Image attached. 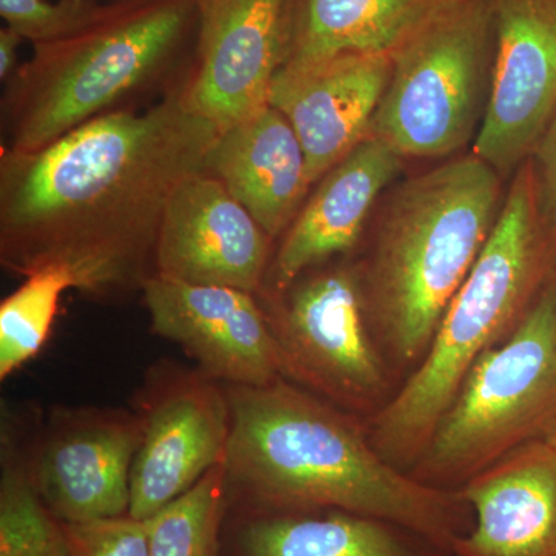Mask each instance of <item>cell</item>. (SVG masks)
I'll use <instances>...</instances> for the list:
<instances>
[{"label": "cell", "instance_id": "5bb4252c", "mask_svg": "<svg viewBox=\"0 0 556 556\" xmlns=\"http://www.w3.org/2000/svg\"><path fill=\"white\" fill-rule=\"evenodd\" d=\"M270 240L217 178L201 172L172 197L161 223L155 274L258 295L270 266Z\"/></svg>", "mask_w": 556, "mask_h": 556}, {"label": "cell", "instance_id": "4fadbf2b", "mask_svg": "<svg viewBox=\"0 0 556 556\" xmlns=\"http://www.w3.org/2000/svg\"><path fill=\"white\" fill-rule=\"evenodd\" d=\"M199 16V67L186 86L192 109L218 131L269 105L287 60L289 0H193Z\"/></svg>", "mask_w": 556, "mask_h": 556}, {"label": "cell", "instance_id": "3957f363", "mask_svg": "<svg viewBox=\"0 0 556 556\" xmlns=\"http://www.w3.org/2000/svg\"><path fill=\"white\" fill-rule=\"evenodd\" d=\"M503 177L475 155L409 178L357 276L369 331L394 380L426 357L503 206Z\"/></svg>", "mask_w": 556, "mask_h": 556}, {"label": "cell", "instance_id": "8992f818", "mask_svg": "<svg viewBox=\"0 0 556 556\" xmlns=\"http://www.w3.org/2000/svg\"><path fill=\"white\" fill-rule=\"evenodd\" d=\"M556 420V306L548 278L503 343L468 372L409 477L459 492L467 482Z\"/></svg>", "mask_w": 556, "mask_h": 556}, {"label": "cell", "instance_id": "d4e9b609", "mask_svg": "<svg viewBox=\"0 0 556 556\" xmlns=\"http://www.w3.org/2000/svg\"><path fill=\"white\" fill-rule=\"evenodd\" d=\"M0 14L7 27L36 46L75 30L89 20L91 11L72 2L51 5L46 0H0Z\"/></svg>", "mask_w": 556, "mask_h": 556}, {"label": "cell", "instance_id": "d6986e66", "mask_svg": "<svg viewBox=\"0 0 556 556\" xmlns=\"http://www.w3.org/2000/svg\"><path fill=\"white\" fill-rule=\"evenodd\" d=\"M241 546L247 556H453L405 527L342 510H269Z\"/></svg>", "mask_w": 556, "mask_h": 556}, {"label": "cell", "instance_id": "ac0fdd59", "mask_svg": "<svg viewBox=\"0 0 556 556\" xmlns=\"http://www.w3.org/2000/svg\"><path fill=\"white\" fill-rule=\"evenodd\" d=\"M206 174L229 190L270 240L287 232L313 186L298 134L270 104L218 131Z\"/></svg>", "mask_w": 556, "mask_h": 556}, {"label": "cell", "instance_id": "4316f807", "mask_svg": "<svg viewBox=\"0 0 556 556\" xmlns=\"http://www.w3.org/2000/svg\"><path fill=\"white\" fill-rule=\"evenodd\" d=\"M21 36L10 27L0 31V78L9 80L17 70V49Z\"/></svg>", "mask_w": 556, "mask_h": 556}, {"label": "cell", "instance_id": "9c48e42d", "mask_svg": "<svg viewBox=\"0 0 556 556\" xmlns=\"http://www.w3.org/2000/svg\"><path fill=\"white\" fill-rule=\"evenodd\" d=\"M135 412L142 439L131 467L129 515L146 521L225 464L230 409L222 383L167 362L150 369Z\"/></svg>", "mask_w": 556, "mask_h": 556}, {"label": "cell", "instance_id": "f1b7e54d", "mask_svg": "<svg viewBox=\"0 0 556 556\" xmlns=\"http://www.w3.org/2000/svg\"><path fill=\"white\" fill-rule=\"evenodd\" d=\"M548 283H551L552 291H554L555 306H556V255H555L554 268H552L551 276H548Z\"/></svg>", "mask_w": 556, "mask_h": 556}, {"label": "cell", "instance_id": "9a60e30c", "mask_svg": "<svg viewBox=\"0 0 556 556\" xmlns=\"http://www.w3.org/2000/svg\"><path fill=\"white\" fill-rule=\"evenodd\" d=\"M388 54L346 53L313 62H285L270 87L305 150L311 185L371 135L390 79Z\"/></svg>", "mask_w": 556, "mask_h": 556}, {"label": "cell", "instance_id": "2e32d148", "mask_svg": "<svg viewBox=\"0 0 556 556\" xmlns=\"http://www.w3.org/2000/svg\"><path fill=\"white\" fill-rule=\"evenodd\" d=\"M402 160L387 142L369 135L318 179L316 192L285 233L262 291H285L309 270L356 247Z\"/></svg>", "mask_w": 556, "mask_h": 556}, {"label": "cell", "instance_id": "ba28073f", "mask_svg": "<svg viewBox=\"0 0 556 556\" xmlns=\"http://www.w3.org/2000/svg\"><path fill=\"white\" fill-rule=\"evenodd\" d=\"M324 266L285 291L257 298L276 340L281 378L369 420L399 387L369 331L357 269Z\"/></svg>", "mask_w": 556, "mask_h": 556}, {"label": "cell", "instance_id": "cb8c5ba5", "mask_svg": "<svg viewBox=\"0 0 556 556\" xmlns=\"http://www.w3.org/2000/svg\"><path fill=\"white\" fill-rule=\"evenodd\" d=\"M62 527L73 556H150L148 525L129 514Z\"/></svg>", "mask_w": 556, "mask_h": 556}, {"label": "cell", "instance_id": "7402d4cb", "mask_svg": "<svg viewBox=\"0 0 556 556\" xmlns=\"http://www.w3.org/2000/svg\"><path fill=\"white\" fill-rule=\"evenodd\" d=\"M229 493L225 464L146 519L150 556H219V525Z\"/></svg>", "mask_w": 556, "mask_h": 556}, {"label": "cell", "instance_id": "6da1fadb", "mask_svg": "<svg viewBox=\"0 0 556 556\" xmlns=\"http://www.w3.org/2000/svg\"><path fill=\"white\" fill-rule=\"evenodd\" d=\"M218 129L186 87L144 112L115 110L35 152L2 149L0 262L27 277L67 270L76 291L119 300L155 274L175 190L206 172Z\"/></svg>", "mask_w": 556, "mask_h": 556}, {"label": "cell", "instance_id": "7c38bea8", "mask_svg": "<svg viewBox=\"0 0 556 556\" xmlns=\"http://www.w3.org/2000/svg\"><path fill=\"white\" fill-rule=\"evenodd\" d=\"M141 292L153 334L181 348L207 378L240 387L281 378L276 340L257 295L159 274Z\"/></svg>", "mask_w": 556, "mask_h": 556}, {"label": "cell", "instance_id": "5b68a950", "mask_svg": "<svg viewBox=\"0 0 556 556\" xmlns=\"http://www.w3.org/2000/svg\"><path fill=\"white\" fill-rule=\"evenodd\" d=\"M193 0H141L93 11L35 54L7 80V149L35 152L152 83L185 38Z\"/></svg>", "mask_w": 556, "mask_h": 556}, {"label": "cell", "instance_id": "30bf717a", "mask_svg": "<svg viewBox=\"0 0 556 556\" xmlns=\"http://www.w3.org/2000/svg\"><path fill=\"white\" fill-rule=\"evenodd\" d=\"M492 75L473 153L508 177L556 109V0H492Z\"/></svg>", "mask_w": 556, "mask_h": 556}, {"label": "cell", "instance_id": "e0dca14e", "mask_svg": "<svg viewBox=\"0 0 556 556\" xmlns=\"http://www.w3.org/2000/svg\"><path fill=\"white\" fill-rule=\"evenodd\" d=\"M473 527L453 556H556V453L529 442L467 482Z\"/></svg>", "mask_w": 556, "mask_h": 556}, {"label": "cell", "instance_id": "603a6c76", "mask_svg": "<svg viewBox=\"0 0 556 556\" xmlns=\"http://www.w3.org/2000/svg\"><path fill=\"white\" fill-rule=\"evenodd\" d=\"M75 289L67 270L49 266L25 277L0 305V379L5 380L46 345L60 300Z\"/></svg>", "mask_w": 556, "mask_h": 556}, {"label": "cell", "instance_id": "8fae6325", "mask_svg": "<svg viewBox=\"0 0 556 556\" xmlns=\"http://www.w3.org/2000/svg\"><path fill=\"white\" fill-rule=\"evenodd\" d=\"M141 439L135 409H54L27 464L31 484L61 525L123 517Z\"/></svg>", "mask_w": 556, "mask_h": 556}, {"label": "cell", "instance_id": "ffe728a7", "mask_svg": "<svg viewBox=\"0 0 556 556\" xmlns=\"http://www.w3.org/2000/svg\"><path fill=\"white\" fill-rule=\"evenodd\" d=\"M439 2L303 0L285 62H313L346 53L390 56Z\"/></svg>", "mask_w": 556, "mask_h": 556}, {"label": "cell", "instance_id": "277c9868", "mask_svg": "<svg viewBox=\"0 0 556 556\" xmlns=\"http://www.w3.org/2000/svg\"><path fill=\"white\" fill-rule=\"evenodd\" d=\"M555 255L527 160L515 172L492 233L442 316L426 357L386 407L367 420L371 444L387 463L412 470L470 369L532 308Z\"/></svg>", "mask_w": 556, "mask_h": 556}, {"label": "cell", "instance_id": "52a82bcc", "mask_svg": "<svg viewBox=\"0 0 556 556\" xmlns=\"http://www.w3.org/2000/svg\"><path fill=\"white\" fill-rule=\"evenodd\" d=\"M492 60V0H441L390 54L372 137L402 159L459 152L484 118Z\"/></svg>", "mask_w": 556, "mask_h": 556}, {"label": "cell", "instance_id": "7a4b0ae2", "mask_svg": "<svg viewBox=\"0 0 556 556\" xmlns=\"http://www.w3.org/2000/svg\"><path fill=\"white\" fill-rule=\"evenodd\" d=\"M225 387L229 486L268 510H342L394 522L453 552L473 527L460 492L434 489L391 466L367 420L280 378Z\"/></svg>", "mask_w": 556, "mask_h": 556}, {"label": "cell", "instance_id": "44dd1931", "mask_svg": "<svg viewBox=\"0 0 556 556\" xmlns=\"http://www.w3.org/2000/svg\"><path fill=\"white\" fill-rule=\"evenodd\" d=\"M0 556H73L64 527L31 484L27 463L2 437Z\"/></svg>", "mask_w": 556, "mask_h": 556}, {"label": "cell", "instance_id": "83f0119b", "mask_svg": "<svg viewBox=\"0 0 556 556\" xmlns=\"http://www.w3.org/2000/svg\"><path fill=\"white\" fill-rule=\"evenodd\" d=\"M543 441H546L556 453V420L554 426L551 427V430L547 431L546 438H544Z\"/></svg>", "mask_w": 556, "mask_h": 556}, {"label": "cell", "instance_id": "f546056e", "mask_svg": "<svg viewBox=\"0 0 556 556\" xmlns=\"http://www.w3.org/2000/svg\"><path fill=\"white\" fill-rule=\"evenodd\" d=\"M65 2L78 3V5H83V0H65Z\"/></svg>", "mask_w": 556, "mask_h": 556}, {"label": "cell", "instance_id": "484cf974", "mask_svg": "<svg viewBox=\"0 0 556 556\" xmlns=\"http://www.w3.org/2000/svg\"><path fill=\"white\" fill-rule=\"evenodd\" d=\"M529 163L541 223L556 249V109L538 139Z\"/></svg>", "mask_w": 556, "mask_h": 556}]
</instances>
